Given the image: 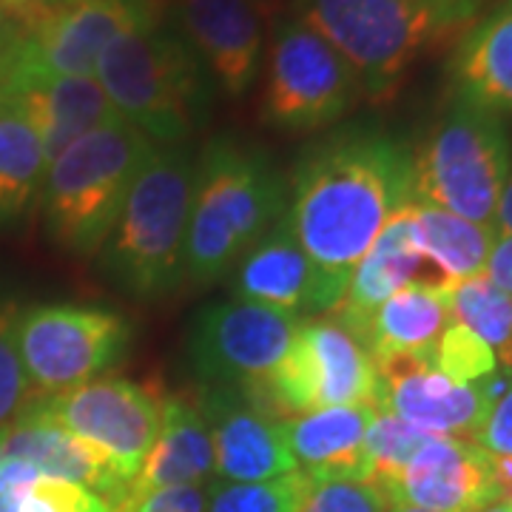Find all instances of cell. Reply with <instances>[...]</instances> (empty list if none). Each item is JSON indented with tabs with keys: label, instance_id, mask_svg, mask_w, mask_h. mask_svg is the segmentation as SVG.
I'll return each mask as SVG.
<instances>
[{
	"label": "cell",
	"instance_id": "29",
	"mask_svg": "<svg viewBox=\"0 0 512 512\" xmlns=\"http://www.w3.org/2000/svg\"><path fill=\"white\" fill-rule=\"evenodd\" d=\"M430 439L427 433L416 430L399 416L379 407L370 419L362 447V481L373 484L382 495L396 484L410 458L419 453V447Z\"/></svg>",
	"mask_w": 512,
	"mask_h": 512
},
{
	"label": "cell",
	"instance_id": "22",
	"mask_svg": "<svg viewBox=\"0 0 512 512\" xmlns=\"http://www.w3.org/2000/svg\"><path fill=\"white\" fill-rule=\"evenodd\" d=\"M234 293L239 302L293 313H316V274L311 259L293 239L288 222L279 220L239 256Z\"/></svg>",
	"mask_w": 512,
	"mask_h": 512
},
{
	"label": "cell",
	"instance_id": "42",
	"mask_svg": "<svg viewBox=\"0 0 512 512\" xmlns=\"http://www.w3.org/2000/svg\"><path fill=\"white\" fill-rule=\"evenodd\" d=\"M52 3H57V6H63V3H83V0H52Z\"/></svg>",
	"mask_w": 512,
	"mask_h": 512
},
{
	"label": "cell",
	"instance_id": "34",
	"mask_svg": "<svg viewBox=\"0 0 512 512\" xmlns=\"http://www.w3.org/2000/svg\"><path fill=\"white\" fill-rule=\"evenodd\" d=\"M20 512H114V507L74 481L37 476L23 493Z\"/></svg>",
	"mask_w": 512,
	"mask_h": 512
},
{
	"label": "cell",
	"instance_id": "15",
	"mask_svg": "<svg viewBox=\"0 0 512 512\" xmlns=\"http://www.w3.org/2000/svg\"><path fill=\"white\" fill-rule=\"evenodd\" d=\"M183 40L225 97L242 100L259 77L265 23L256 0H174Z\"/></svg>",
	"mask_w": 512,
	"mask_h": 512
},
{
	"label": "cell",
	"instance_id": "25",
	"mask_svg": "<svg viewBox=\"0 0 512 512\" xmlns=\"http://www.w3.org/2000/svg\"><path fill=\"white\" fill-rule=\"evenodd\" d=\"M450 322L447 288L413 282L382 302L353 333L379 365L393 356H430Z\"/></svg>",
	"mask_w": 512,
	"mask_h": 512
},
{
	"label": "cell",
	"instance_id": "26",
	"mask_svg": "<svg viewBox=\"0 0 512 512\" xmlns=\"http://www.w3.org/2000/svg\"><path fill=\"white\" fill-rule=\"evenodd\" d=\"M413 234L436 282L450 288L456 282L484 274L498 231L490 225L461 220L450 211L410 200Z\"/></svg>",
	"mask_w": 512,
	"mask_h": 512
},
{
	"label": "cell",
	"instance_id": "36",
	"mask_svg": "<svg viewBox=\"0 0 512 512\" xmlns=\"http://www.w3.org/2000/svg\"><path fill=\"white\" fill-rule=\"evenodd\" d=\"M202 487H160V490H128L114 512H205Z\"/></svg>",
	"mask_w": 512,
	"mask_h": 512
},
{
	"label": "cell",
	"instance_id": "40",
	"mask_svg": "<svg viewBox=\"0 0 512 512\" xmlns=\"http://www.w3.org/2000/svg\"><path fill=\"white\" fill-rule=\"evenodd\" d=\"M481 512H512V498H498L493 504H487Z\"/></svg>",
	"mask_w": 512,
	"mask_h": 512
},
{
	"label": "cell",
	"instance_id": "21",
	"mask_svg": "<svg viewBox=\"0 0 512 512\" xmlns=\"http://www.w3.org/2000/svg\"><path fill=\"white\" fill-rule=\"evenodd\" d=\"M407 202L393 214V220L384 225V231L370 245V251L359 259V265L353 268L348 279L342 302L336 305V311H330L333 319L342 322L350 333L396 291H402L413 282L436 279V276L430 279L427 274L430 265L421 254L416 234H413V217H410Z\"/></svg>",
	"mask_w": 512,
	"mask_h": 512
},
{
	"label": "cell",
	"instance_id": "20",
	"mask_svg": "<svg viewBox=\"0 0 512 512\" xmlns=\"http://www.w3.org/2000/svg\"><path fill=\"white\" fill-rule=\"evenodd\" d=\"M447 80L450 100L512 117V0L495 3L458 37Z\"/></svg>",
	"mask_w": 512,
	"mask_h": 512
},
{
	"label": "cell",
	"instance_id": "6",
	"mask_svg": "<svg viewBox=\"0 0 512 512\" xmlns=\"http://www.w3.org/2000/svg\"><path fill=\"white\" fill-rule=\"evenodd\" d=\"M510 165L507 117L450 100L410 154V200L495 228Z\"/></svg>",
	"mask_w": 512,
	"mask_h": 512
},
{
	"label": "cell",
	"instance_id": "32",
	"mask_svg": "<svg viewBox=\"0 0 512 512\" xmlns=\"http://www.w3.org/2000/svg\"><path fill=\"white\" fill-rule=\"evenodd\" d=\"M18 305H0V433L32 407L35 390L26 379L18 353Z\"/></svg>",
	"mask_w": 512,
	"mask_h": 512
},
{
	"label": "cell",
	"instance_id": "14",
	"mask_svg": "<svg viewBox=\"0 0 512 512\" xmlns=\"http://www.w3.org/2000/svg\"><path fill=\"white\" fill-rule=\"evenodd\" d=\"M379 407L427 436L476 439L487 416V384H456L430 356H393L379 362Z\"/></svg>",
	"mask_w": 512,
	"mask_h": 512
},
{
	"label": "cell",
	"instance_id": "39",
	"mask_svg": "<svg viewBox=\"0 0 512 512\" xmlns=\"http://www.w3.org/2000/svg\"><path fill=\"white\" fill-rule=\"evenodd\" d=\"M495 231H498V234H507V237H512V165H510V177H507V185H504V194H501V205H498Z\"/></svg>",
	"mask_w": 512,
	"mask_h": 512
},
{
	"label": "cell",
	"instance_id": "13",
	"mask_svg": "<svg viewBox=\"0 0 512 512\" xmlns=\"http://www.w3.org/2000/svg\"><path fill=\"white\" fill-rule=\"evenodd\" d=\"M302 316L251 302H220L197 316L191 330V365L205 387L248 393L288 356Z\"/></svg>",
	"mask_w": 512,
	"mask_h": 512
},
{
	"label": "cell",
	"instance_id": "24",
	"mask_svg": "<svg viewBox=\"0 0 512 512\" xmlns=\"http://www.w3.org/2000/svg\"><path fill=\"white\" fill-rule=\"evenodd\" d=\"M379 407H322L282 419V436L296 470L316 478H362V447Z\"/></svg>",
	"mask_w": 512,
	"mask_h": 512
},
{
	"label": "cell",
	"instance_id": "3",
	"mask_svg": "<svg viewBox=\"0 0 512 512\" xmlns=\"http://www.w3.org/2000/svg\"><path fill=\"white\" fill-rule=\"evenodd\" d=\"M111 109L154 146H180L208 117L211 77L157 15L114 37L94 69Z\"/></svg>",
	"mask_w": 512,
	"mask_h": 512
},
{
	"label": "cell",
	"instance_id": "7",
	"mask_svg": "<svg viewBox=\"0 0 512 512\" xmlns=\"http://www.w3.org/2000/svg\"><path fill=\"white\" fill-rule=\"evenodd\" d=\"M191 191L194 160L180 146H157L103 245L111 276L134 296H163L183 279Z\"/></svg>",
	"mask_w": 512,
	"mask_h": 512
},
{
	"label": "cell",
	"instance_id": "41",
	"mask_svg": "<svg viewBox=\"0 0 512 512\" xmlns=\"http://www.w3.org/2000/svg\"><path fill=\"white\" fill-rule=\"evenodd\" d=\"M387 512H424V510H416V507H402V504H396V507H390Z\"/></svg>",
	"mask_w": 512,
	"mask_h": 512
},
{
	"label": "cell",
	"instance_id": "27",
	"mask_svg": "<svg viewBox=\"0 0 512 512\" xmlns=\"http://www.w3.org/2000/svg\"><path fill=\"white\" fill-rule=\"evenodd\" d=\"M46 151L18 106L0 97V222L15 220L35 200L46 177Z\"/></svg>",
	"mask_w": 512,
	"mask_h": 512
},
{
	"label": "cell",
	"instance_id": "8",
	"mask_svg": "<svg viewBox=\"0 0 512 512\" xmlns=\"http://www.w3.org/2000/svg\"><path fill=\"white\" fill-rule=\"evenodd\" d=\"M274 419L322 407H379V367L342 322L302 319L288 356L265 382L242 393Z\"/></svg>",
	"mask_w": 512,
	"mask_h": 512
},
{
	"label": "cell",
	"instance_id": "4",
	"mask_svg": "<svg viewBox=\"0 0 512 512\" xmlns=\"http://www.w3.org/2000/svg\"><path fill=\"white\" fill-rule=\"evenodd\" d=\"M285 191L271 163L231 137L208 143L194 163L183 279L211 285L276 222Z\"/></svg>",
	"mask_w": 512,
	"mask_h": 512
},
{
	"label": "cell",
	"instance_id": "28",
	"mask_svg": "<svg viewBox=\"0 0 512 512\" xmlns=\"http://www.w3.org/2000/svg\"><path fill=\"white\" fill-rule=\"evenodd\" d=\"M450 319L473 330L501 367H512V296L484 274L447 288Z\"/></svg>",
	"mask_w": 512,
	"mask_h": 512
},
{
	"label": "cell",
	"instance_id": "19",
	"mask_svg": "<svg viewBox=\"0 0 512 512\" xmlns=\"http://www.w3.org/2000/svg\"><path fill=\"white\" fill-rule=\"evenodd\" d=\"M0 458H18L35 467L40 476L74 481L106 498L111 507L120 504L131 484L111 467L109 458L97 447L80 441L69 430L57 427L55 421L43 419L32 410H26L12 427L0 433Z\"/></svg>",
	"mask_w": 512,
	"mask_h": 512
},
{
	"label": "cell",
	"instance_id": "16",
	"mask_svg": "<svg viewBox=\"0 0 512 512\" xmlns=\"http://www.w3.org/2000/svg\"><path fill=\"white\" fill-rule=\"evenodd\" d=\"M384 498L424 512H481L501 493L493 456L476 441L430 436Z\"/></svg>",
	"mask_w": 512,
	"mask_h": 512
},
{
	"label": "cell",
	"instance_id": "30",
	"mask_svg": "<svg viewBox=\"0 0 512 512\" xmlns=\"http://www.w3.org/2000/svg\"><path fill=\"white\" fill-rule=\"evenodd\" d=\"M430 362L447 379H453L456 384H473V387L487 384L498 373V359L493 350L487 348L473 330H467L458 322H450L444 328L439 342L430 350Z\"/></svg>",
	"mask_w": 512,
	"mask_h": 512
},
{
	"label": "cell",
	"instance_id": "9",
	"mask_svg": "<svg viewBox=\"0 0 512 512\" xmlns=\"http://www.w3.org/2000/svg\"><path fill=\"white\" fill-rule=\"evenodd\" d=\"M362 100L359 77L328 40L302 20H279L265 55L262 120L282 131H319Z\"/></svg>",
	"mask_w": 512,
	"mask_h": 512
},
{
	"label": "cell",
	"instance_id": "12",
	"mask_svg": "<svg viewBox=\"0 0 512 512\" xmlns=\"http://www.w3.org/2000/svg\"><path fill=\"white\" fill-rule=\"evenodd\" d=\"M29 410L97 447L120 476L134 481L160 436L163 393L117 376H100L66 393L35 399Z\"/></svg>",
	"mask_w": 512,
	"mask_h": 512
},
{
	"label": "cell",
	"instance_id": "37",
	"mask_svg": "<svg viewBox=\"0 0 512 512\" xmlns=\"http://www.w3.org/2000/svg\"><path fill=\"white\" fill-rule=\"evenodd\" d=\"M37 476L35 467L18 458H0V512H20L23 493Z\"/></svg>",
	"mask_w": 512,
	"mask_h": 512
},
{
	"label": "cell",
	"instance_id": "23",
	"mask_svg": "<svg viewBox=\"0 0 512 512\" xmlns=\"http://www.w3.org/2000/svg\"><path fill=\"white\" fill-rule=\"evenodd\" d=\"M214 473V441L200 399L188 393H163L160 436L128 490L202 487Z\"/></svg>",
	"mask_w": 512,
	"mask_h": 512
},
{
	"label": "cell",
	"instance_id": "2",
	"mask_svg": "<svg viewBox=\"0 0 512 512\" xmlns=\"http://www.w3.org/2000/svg\"><path fill=\"white\" fill-rule=\"evenodd\" d=\"M481 12L484 0H293V18L348 60L367 100L393 97L421 57L458 40Z\"/></svg>",
	"mask_w": 512,
	"mask_h": 512
},
{
	"label": "cell",
	"instance_id": "38",
	"mask_svg": "<svg viewBox=\"0 0 512 512\" xmlns=\"http://www.w3.org/2000/svg\"><path fill=\"white\" fill-rule=\"evenodd\" d=\"M484 276L493 285H498L501 291H507L512 296V237H507V234H498L495 237V245L493 251H490V259H487Z\"/></svg>",
	"mask_w": 512,
	"mask_h": 512
},
{
	"label": "cell",
	"instance_id": "35",
	"mask_svg": "<svg viewBox=\"0 0 512 512\" xmlns=\"http://www.w3.org/2000/svg\"><path fill=\"white\" fill-rule=\"evenodd\" d=\"M473 441L490 456L512 458V367H507L504 382L493 393L487 416Z\"/></svg>",
	"mask_w": 512,
	"mask_h": 512
},
{
	"label": "cell",
	"instance_id": "1",
	"mask_svg": "<svg viewBox=\"0 0 512 512\" xmlns=\"http://www.w3.org/2000/svg\"><path fill=\"white\" fill-rule=\"evenodd\" d=\"M410 200V151L376 131L313 148L293 177L288 228L316 274V313L336 311L359 259Z\"/></svg>",
	"mask_w": 512,
	"mask_h": 512
},
{
	"label": "cell",
	"instance_id": "33",
	"mask_svg": "<svg viewBox=\"0 0 512 512\" xmlns=\"http://www.w3.org/2000/svg\"><path fill=\"white\" fill-rule=\"evenodd\" d=\"M390 501L362 478L305 476L296 512H387Z\"/></svg>",
	"mask_w": 512,
	"mask_h": 512
},
{
	"label": "cell",
	"instance_id": "18",
	"mask_svg": "<svg viewBox=\"0 0 512 512\" xmlns=\"http://www.w3.org/2000/svg\"><path fill=\"white\" fill-rule=\"evenodd\" d=\"M0 97L18 106L35 126L46 160L117 117L97 77H23L0 86Z\"/></svg>",
	"mask_w": 512,
	"mask_h": 512
},
{
	"label": "cell",
	"instance_id": "17",
	"mask_svg": "<svg viewBox=\"0 0 512 512\" xmlns=\"http://www.w3.org/2000/svg\"><path fill=\"white\" fill-rule=\"evenodd\" d=\"M200 407L214 441V473L228 484H256L296 473L282 419H274L234 387H205Z\"/></svg>",
	"mask_w": 512,
	"mask_h": 512
},
{
	"label": "cell",
	"instance_id": "11",
	"mask_svg": "<svg viewBox=\"0 0 512 512\" xmlns=\"http://www.w3.org/2000/svg\"><path fill=\"white\" fill-rule=\"evenodd\" d=\"M154 0L63 3L18 37L0 35V86L23 77H94L114 37L143 23Z\"/></svg>",
	"mask_w": 512,
	"mask_h": 512
},
{
	"label": "cell",
	"instance_id": "10",
	"mask_svg": "<svg viewBox=\"0 0 512 512\" xmlns=\"http://www.w3.org/2000/svg\"><path fill=\"white\" fill-rule=\"evenodd\" d=\"M18 353L35 399H49L109 373L126 356L123 316L83 305H37L18 316Z\"/></svg>",
	"mask_w": 512,
	"mask_h": 512
},
{
	"label": "cell",
	"instance_id": "31",
	"mask_svg": "<svg viewBox=\"0 0 512 512\" xmlns=\"http://www.w3.org/2000/svg\"><path fill=\"white\" fill-rule=\"evenodd\" d=\"M305 490V473L256 481V484H220L208 512H296Z\"/></svg>",
	"mask_w": 512,
	"mask_h": 512
},
{
	"label": "cell",
	"instance_id": "5",
	"mask_svg": "<svg viewBox=\"0 0 512 512\" xmlns=\"http://www.w3.org/2000/svg\"><path fill=\"white\" fill-rule=\"evenodd\" d=\"M157 146L120 114L57 154L43 177L49 234L74 256L109 242L128 191Z\"/></svg>",
	"mask_w": 512,
	"mask_h": 512
}]
</instances>
